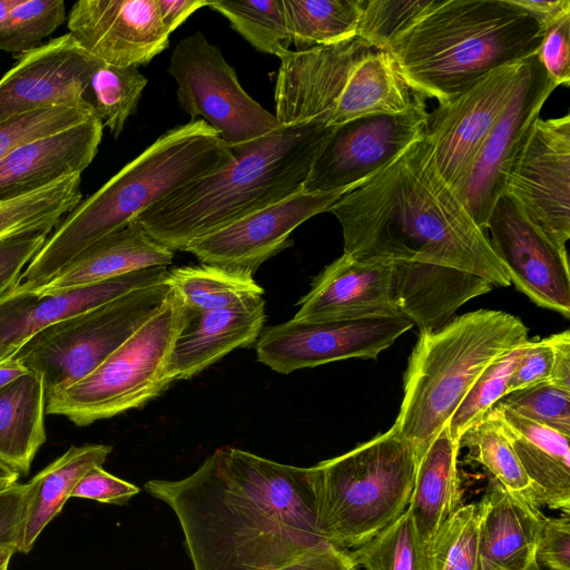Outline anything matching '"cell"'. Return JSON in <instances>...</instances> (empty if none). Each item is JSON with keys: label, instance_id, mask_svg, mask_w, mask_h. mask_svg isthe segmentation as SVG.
<instances>
[{"label": "cell", "instance_id": "57", "mask_svg": "<svg viewBox=\"0 0 570 570\" xmlns=\"http://www.w3.org/2000/svg\"><path fill=\"white\" fill-rule=\"evenodd\" d=\"M19 2L20 0H0V28Z\"/></svg>", "mask_w": 570, "mask_h": 570}, {"label": "cell", "instance_id": "14", "mask_svg": "<svg viewBox=\"0 0 570 570\" xmlns=\"http://www.w3.org/2000/svg\"><path fill=\"white\" fill-rule=\"evenodd\" d=\"M524 60L488 73L428 112L424 137L444 180L456 191L497 120L513 97Z\"/></svg>", "mask_w": 570, "mask_h": 570}, {"label": "cell", "instance_id": "30", "mask_svg": "<svg viewBox=\"0 0 570 570\" xmlns=\"http://www.w3.org/2000/svg\"><path fill=\"white\" fill-rule=\"evenodd\" d=\"M42 376L28 371L0 389V462L27 474L46 442Z\"/></svg>", "mask_w": 570, "mask_h": 570}, {"label": "cell", "instance_id": "51", "mask_svg": "<svg viewBox=\"0 0 570 570\" xmlns=\"http://www.w3.org/2000/svg\"><path fill=\"white\" fill-rule=\"evenodd\" d=\"M282 570H360L350 550L328 542L302 552Z\"/></svg>", "mask_w": 570, "mask_h": 570}, {"label": "cell", "instance_id": "15", "mask_svg": "<svg viewBox=\"0 0 570 570\" xmlns=\"http://www.w3.org/2000/svg\"><path fill=\"white\" fill-rule=\"evenodd\" d=\"M100 63L69 32L18 56L0 79V124L55 107L95 114L89 82Z\"/></svg>", "mask_w": 570, "mask_h": 570}, {"label": "cell", "instance_id": "48", "mask_svg": "<svg viewBox=\"0 0 570 570\" xmlns=\"http://www.w3.org/2000/svg\"><path fill=\"white\" fill-rule=\"evenodd\" d=\"M535 561L547 570H570V514L544 518L535 548Z\"/></svg>", "mask_w": 570, "mask_h": 570}, {"label": "cell", "instance_id": "27", "mask_svg": "<svg viewBox=\"0 0 570 570\" xmlns=\"http://www.w3.org/2000/svg\"><path fill=\"white\" fill-rule=\"evenodd\" d=\"M478 570H528L546 515L519 493L491 479L484 494Z\"/></svg>", "mask_w": 570, "mask_h": 570}, {"label": "cell", "instance_id": "32", "mask_svg": "<svg viewBox=\"0 0 570 570\" xmlns=\"http://www.w3.org/2000/svg\"><path fill=\"white\" fill-rule=\"evenodd\" d=\"M166 283L191 312L232 307L264 295L253 275L203 263L168 271Z\"/></svg>", "mask_w": 570, "mask_h": 570}, {"label": "cell", "instance_id": "36", "mask_svg": "<svg viewBox=\"0 0 570 570\" xmlns=\"http://www.w3.org/2000/svg\"><path fill=\"white\" fill-rule=\"evenodd\" d=\"M484 495L460 505L425 544L429 570H478Z\"/></svg>", "mask_w": 570, "mask_h": 570}, {"label": "cell", "instance_id": "44", "mask_svg": "<svg viewBox=\"0 0 570 570\" xmlns=\"http://www.w3.org/2000/svg\"><path fill=\"white\" fill-rule=\"evenodd\" d=\"M95 114L73 107H55L31 111L0 124V160L18 146L45 137L73 125Z\"/></svg>", "mask_w": 570, "mask_h": 570}, {"label": "cell", "instance_id": "23", "mask_svg": "<svg viewBox=\"0 0 570 570\" xmlns=\"http://www.w3.org/2000/svg\"><path fill=\"white\" fill-rule=\"evenodd\" d=\"M102 129L100 119L92 116L14 148L0 160V202L82 174L97 155Z\"/></svg>", "mask_w": 570, "mask_h": 570}, {"label": "cell", "instance_id": "16", "mask_svg": "<svg viewBox=\"0 0 570 570\" xmlns=\"http://www.w3.org/2000/svg\"><path fill=\"white\" fill-rule=\"evenodd\" d=\"M351 190H299L190 242L185 252L203 264L254 275L265 261L292 245L289 236L296 227L317 214L330 212Z\"/></svg>", "mask_w": 570, "mask_h": 570}, {"label": "cell", "instance_id": "7", "mask_svg": "<svg viewBox=\"0 0 570 570\" xmlns=\"http://www.w3.org/2000/svg\"><path fill=\"white\" fill-rule=\"evenodd\" d=\"M415 469L412 444L391 429L309 466L320 535L345 550L366 543L409 508Z\"/></svg>", "mask_w": 570, "mask_h": 570}, {"label": "cell", "instance_id": "41", "mask_svg": "<svg viewBox=\"0 0 570 570\" xmlns=\"http://www.w3.org/2000/svg\"><path fill=\"white\" fill-rule=\"evenodd\" d=\"M525 342L494 360L474 382L448 423L455 441L459 442L464 431L481 420L509 392L510 379Z\"/></svg>", "mask_w": 570, "mask_h": 570}, {"label": "cell", "instance_id": "58", "mask_svg": "<svg viewBox=\"0 0 570 570\" xmlns=\"http://www.w3.org/2000/svg\"><path fill=\"white\" fill-rule=\"evenodd\" d=\"M16 551L11 548H0V570L9 568L10 560Z\"/></svg>", "mask_w": 570, "mask_h": 570}, {"label": "cell", "instance_id": "46", "mask_svg": "<svg viewBox=\"0 0 570 570\" xmlns=\"http://www.w3.org/2000/svg\"><path fill=\"white\" fill-rule=\"evenodd\" d=\"M537 58L556 87L569 85L570 13L544 27Z\"/></svg>", "mask_w": 570, "mask_h": 570}, {"label": "cell", "instance_id": "25", "mask_svg": "<svg viewBox=\"0 0 570 570\" xmlns=\"http://www.w3.org/2000/svg\"><path fill=\"white\" fill-rule=\"evenodd\" d=\"M499 421L532 484V503L570 514L569 435L495 403Z\"/></svg>", "mask_w": 570, "mask_h": 570}, {"label": "cell", "instance_id": "20", "mask_svg": "<svg viewBox=\"0 0 570 570\" xmlns=\"http://www.w3.org/2000/svg\"><path fill=\"white\" fill-rule=\"evenodd\" d=\"M371 49V45L355 37L304 51L289 49L281 55L274 95L278 122L331 126L354 65Z\"/></svg>", "mask_w": 570, "mask_h": 570}, {"label": "cell", "instance_id": "55", "mask_svg": "<svg viewBox=\"0 0 570 570\" xmlns=\"http://www.w3.org/2000/svg\"><path fill=\"white\" fill-rule=\"evenodd\" d=\"M27 372L28 370L14 357L0 362V389Z\"/></svg>", "mask_w": 570, "mask_h": 570}, {"label": "cell", "instance_id": "2", "mask_svg": "<svg viewBox=\"0 0 570 570\" xmlns=\"http://www.w3.org/2000/svg\"><path fill=\"white\" fill-rule=\"evenodd\" d=\"M342 227L344 253L448 267L511 285L489 237L441 176L426 138L331 208Z\"/></svg>", "mask_w": 570, "mask_h": 570}, {"label": "cell", "instance_id": "9", "mask_svg": "<svg viewBox=\"0 0 570 570\" xmlns=\"http://www.w3.org/2000/svg\"><path fill=\"white\" fill-rule=\"evenodd\" d=\"M166 281L137 288L40 331L12 356L42 376L46 396L94 372L161 306Z\"/></svg>", "mask_w": 570, "mask_h": 570}, {"label": "cell", "instance_id": "29", "mask_svg": "<svg viewBox=\"0 0 570 570\" xmlns=\"http://www.w3.org/2000/svg\"><path fill=\"white\" fill-rule=\"evenodd\" d=\"M459 451V442L445 425L431 440L416 463L407 510L424 544L460 507Z\"/></svg>", "mask_w": 570, "mask_h": 570}, {"label": "cell", "instance_id": "8", "mask_svg": "<svg viewBox=\"0 0 570 570\" xmlns=\"http://www.w3.org/2000/svg\"><path fill=\"white\" fill-rule=\"evenodd\" d=\"M189 309L173 289L159 309L82 380L47 396L46 413L85 426L139 407L170 384L167 367Z\"/></svg>", "mask_w": 570, "mask_h": 570}, {"label": "cell", "instance_id": "10", "mask_svg": "<svg viewBox=\"0 0 570 570\" xmlns=\"http://www.w3.org/2000/svg\"><path fill=\"white\" fill-rule=\"evenodd\" d=\"M169 75L177 82V100L191 120L200 117L229 149L255 141L282 125L240 86L220 49L203 32L180 40L170 57Z\"/></svg>", "mask_w": 570, "mask_h": 570}, {"label": "cell", "instance_id": "34", "mask_svg": "<svg viewBox=\"0 0 570 570\" xmlns=\"http://www.w3.org/2000/svg\"><path fill=\"white\" fill-rule=\"evenodd\" d=\"M81 174L29 194L0 202V242L33 232H52L82 198Z\"/></svg>", "mask_w": 570, "mask_h": 570}, {"label": "cell", "instance_id": "37", "mask_svg": "<svg viewBox=\"0 0 570 570\" xmlns=\"http://www.w3.org/2000/svg\"><path fill=\"white\" fill-rule=\"evenodd\" d=\"M246 41L261 52L279 57L289 50L283 0L209 1Z\"/></svg>", "mask_w": 570, "mask_h": 570}, {"label": "cell", "instance_id": "11", "mask_svg": "<svg viewBox=\"0 0 570 570\" xmlns=\"http://www.w3.org/2000/svg\"><path fill=\"white\" fill-rule=\"evenodd\" d=\"M507 194L558 248L570 238V116L538 117L505 177Z\"/></svg>", "mask_w": 570, "mask_h": 570}, {"label": "cell", "instance_id": "21", "mask_svg": "<svg viewBox=\"0 0 570 570\" xmlns=\"http://www.w3.org/2000/svg\"><path fill=\"white\" fill-rule=\"evenodd\" d=\"M298 304L293 320L306 323L403 316L395 262L343 253L315 277Z\"/></svg>", "mask_w": 570, "mask_h": 570}, {"label": "cell", "instance_id": "22", "mask_svg": "<svg viewBox=\"0 0 570 570\" xmlns=\"http://www.w3.org/2000/svg\"><path fill=\"white\" fill-rule=\"evenodd\" d=\"M167 266L151 267L58 294L0 296V362L11 358L40 331L137 288L166 281Z\"/></svg>", "mask_w": 570, "mask_h": 570}, {"label": "cell", "instance_id": "13", "mask_svg": "<svg viewBox=\"0 0 570 570\" xmlns=\"http://www.w3.org/2000/svg\"><path fill=\"white\" fill-rule=\"evenodd\" d=\"M413 325L403 316L311 323L291 320L263 328L255 350L261 363L289 374L347 358L376 360Z\"/></svg>", "mask_w": 570, "mask_h": 570}, {"label": "cell", "instance_id": "6", "mask_svg": "<svg viewBox=\"0 0 570 570\" xmlns=\"http://www.w3.org/2000/svg\"><path fill=\"white\" fill-rule=\"evenodd\" d=\"M529 328L513 314L478 309L420 333L404 372L403 400L391 430L412 444L416 463L449 423L482 372L524 343Z\"/></svg>", "mask_w": 570, "mask_h": 570}, {"label": "cell", "instance_id": "33", "mask_svg": "<svg viewBox=\"0 0 570 570\" xmlns=\"http://www.w3.org/2000/svg\"><path fill=\"white\" fill-rule=\"evenodd\" d=\"M296 51L357 37L364 0H283Z\"/></svg>", "mask_w": 570, "mask_h": 570}, {"label": "cell", "instance_id": "42", "mask_svg": "<svg viewBox=\"0 0 570 570\" xmlns=\"http://www.w3.org/2000/svg\"><path fill=\"white\" fill-rule=\"evenodd\" d=\"M497 403L570 436V389L549 381L509 392Z\"/></svg>", "mask_w": 570, "mask_h": 570}, {"label": "cell", "instance_id": "43", "mask_svg": "<svg viewBox=\"0 0 570 570\" xmlns=\"http://www.w3.org/2000/svg\"><path fill=\"white\" fill-rule=\"evenodd\" d=\"M432 0H364L357 37L383 50L397 32L412 23Z\"/></svg>", "mask_w": 570, "mask_h": 570}, {"label": "cell", "instance_id": "47", "mask_svg": "<svg viewBox=\"0 0 570 570\" xmlns=\"http://www.w3.org/2000/svg\"><path fill=\"white\" fill-rule=\"evenodd\" d=\"M553 362L554 354L550 336L528 340L512 372L509 392L549 382Z\"/></svg>", "mask_w": 570, "mask_h": 570}, {"label": "cell", "instance_id": "24", "mask_svg": "<svg viewBox=\"0 0 570 570\" xmlns=\"http://www.w3.org/2000/svg\"><path fill=\"white\" fill-rule=\"evenodd\" d=\"M265 323L263 297L239 305L191 312L168 362L169 382L187 380L238 347L256 344Z\"/></svg>", "mask_w": 570, "mask_h": 570}, {"label": "cell", "instance_id": "52", "mask_svg": "<svg viewBox=\"0 0 570 570\" xmlns=\"http://www.w3.org/2000/svg\"><path fill=\"white\" fill-rule=\"evenodd\" d=\"M161 21L171 33L196 10L208 7L209 0H157Z\"/></svg>", "mask_w": 570, "mask_h": 570}, {"label": "cell", "instance_id": "19", "mask_svg": "<svg viewBox=\"0 0 570 570\" xmlns=\"http://www.w3.org/2000/svg\"><path fill=\"white\" fill-rule=\"evenodd\" d=\"M67 26L86 52L116 67L147 65L167 48L170 36L157 0H80Z\"/></svg>", "mask_w": 570, "mask_h": 570}, {"label": "cell", "instance_id": "40", "mask_svg": "<svg viewBox=\"0 0 570 570\" xmlns=\"http://www.w3.org/2000/svg\"><path fill=\"white\" fill-rule=\"evenodd\" d=\"M65 20L62 0H20L0 28V50L19 56L31 51Z\"/></svg>", "mask_w": 570, "mask_h": 570}, {"label": "cell", "instance_id": "35", "mask_svg": "<svg viewBox=\"0 0 570 570\" xmlns=\"http://www.w3.org/2000/svg\"><path fill=\"white\" fill-rule=\"evenodd\" d=\"M459 446L466 448L468 456L483 466L492 480L532 503V484L502 426L490 411L464 431Z\"/></svg>", "mask_w": 570, "mask_h": 570}, {"label": "cell", "instance_id": "53", "mask_svg": "<svg viewBox=\"0 0 570 570\" xmlns=\"http://www.w3.org/2000/svg\"><path fill=\"white\" fill-rule=\"evenodd\" d=\"M554 362L550 382L570 389V331L550 335Z\"/></svg>", "mask_w": 570, "mask_h": 570}, {"label": "cell", "instance_id": "31", "mask_svg": "<svg viewBox=\"0 0 570 570\" xmlns=\"http://www.w3.org/2000/svg\"><path fill=\"white\" fill-rule=\"evenodd\" d=\"M416 95L399 73L391 56L373 48L354 65L331 126L372 115L404 112Z\"/></svg>", "mask_w": 570, "mask_h": 570}, {"label": "cell", "instance_id": "54", "mask_svg": "<svg viewBox=\"0 0 570 570\" xmlns=\"http://www.w3.org/2000/svg\"><path fill=\"white\" fill-rule=\"evenodd\" d=\"M512 2L533 16L543 29L548 24L570 13L569 0H512Z\"/></svg>", "mask_w": 570, "mask_h": 570}, {"label": "cell", "instance_id": "50", "mask_svg": "<svg viewBox=\"0 0 570 570\" xmlns=\"http://www.w3.org/2000/svg\"><path fill=\"white\" fill-rule=\"evenodd\" d=\"M27 484L14 483L0 492V548L16 551L23 518Z\"/></svg>", "mask_w": 570, "mask_h": 570}, {"label": "cell", "instance_id": "12", "mask_svg": "<svg viewBox=\"0 0 570 570\" xmlns=\"http://www.w3.org/2000/svg\"><path fill=\"white\" fill-rule=\"evenodd\" d=\"M425 98L404 112L372 115L335 126L313 160L305 193L355 189L424 136Z\"/></svg>", "mask_w": 570, "mask_h": 570}, {"label": "cell", "instance_id": "59", "mask_svg": "<svg viewBox=\"0 0 570 570\" xmlns=\"http://www.w3.org/2000/svg\"><path fill=\"white\" fill-rule=\"evenodd\" d=\"M528 570H541V568L537 562H534Z\"/></svg>", "mask_w": 570, "mask_h": 570}, {"label": "cell", "instance_id": "5", "mask_svg": "<svg viewBox=\"0 0 570 570\" xmlns=\"http://www.w3.org/2000/svg\"><path fill=\"white\" fill-rule=\"evenodd\" d=\"M233 157L218 132L202 119L167 130L62 218L9 293L42 286L92 243Z\"/></svg>", "mask_w": 570, "mask_h": 570}, {"label": "cell", "instance_id": "17", "mask_svg": "<svg viewBox=\"0 0 570 570\" xmlns=\"http://www.w3.org/2000/svg\"><path fill=\"white\" fill-rule=\"evenodd\" d=\"M511 283L539 307L570 317V272L567 250L550 242L503 194L485 230Z\"/></svg>", "mask_w": 570, "mask_h": 570}, {"label": "cell", "instance_id": "1", "mask_svg": "<svg viewBox=\"0 0 570 570\" xmlns=\"http://www.w3.org/2000/svg\"><path fill=\"white\" fill-rule=\"evenodd\" d=\"M144 490L175 513L193 570H282L325 543L308 468L217 449L188 476Z\"/></svg>", "mask_w": 570, "mask_h": 570}, {"label": "cell", "instance_id": "56", "mask_svg": "<svg viewBox=\"0 0 570 570\" xmlns=\"http://www.w3.org/2000/svg\"><path fill=\"white\" fill-rule=\"evenodd\" d=\"M20 474L0 462V492L18 482Z\"/></svg>", "mask_w": 570, "mask_h": 570}, {"label": "cell", "instance_id": "38", "mask_svg": "<svg viewBox=\"0 0 570 570\" xmlns=\"http://www.w3.org/2000/svg\"><path fill=\"white\" fill-rule=\"evenodd\" d=\"M350 552L365 570H429L426 547L407 509L374 538Z\"/></svg>", "mask_w": 570, "mask_h": 570}, {"label": "cell", "instance_id": "26", "mask_svg": "<svg viewBox=\"0 0 570 570\" xmlns=\"http://www.w3.org/2000/svg\"><path fill=\"white\" fill-rule=\"evenodd\" d=\"M173 258L174 252L154 240L132 220L92 243L49 282L28 293L58 294L137 271L167 266Z\"/></svg>", "mask_w": 570, "mask_h": 570}, {"label": "cell", "instance_id": "49", "mask_svg": "<svg viewBox=\"0 0 570 570\" xmlns=\"http://www.w3.org/2000/svg\"><path fill=\"white\" fill-rule=\"evenodd\" d=\"M139 492L137 485L112 475L102 466H95L79 480L71 498L125 505Z\"/></svg>", "mask_w": 570, "mask_h": 570}, {"label": "cell", "instance_id": "45", "mask_svg": "<svg viewBox=\"0 0 570 570\" xmlns=\"http://www.w3.org/2000/svg\"><path fill=\"white\" fill-rule=\"evenodd\" d=\"M52 232L33 230L0 242V296L12 289Z\"/></svg>", "mask_w": 570, "mask_h": 570}, {"label": "cell", "instance_id": "4", "mask_svg": "<svg viewBox=\"0 0 570 570\" xmlns=\"http://www.w3.org/2000/svg\"><path fill=\"white\" fill-rule=\"evenodd\" d=\"M543 31L512 0H432L384 51L415 94L442 104L493 70L537 55Z\"/></svg>", "mask_w": 570, "mask_h": 570}, {"label": "cell", "instance_id": "28", "mask_svg": "<svg viewBox=\"0 0 570 570\" xmlns=\"http://www.w3.org/2000/svg\"><path fill=\"white\" fill-rule=\"evenodd\" d=\"M112 448L106 444L72 445L27 484L22 523L16 552L28 554L45 528L71 498L79 480L102 466Z\"/></svg>", "mask_w": 570, "mask_h": 570}, {"label": "cell", "instance_id": "60", "mask_svg": "<svg viewBox=\"0 0 570 570\" xmlns=\"http://www.w3.org/2000/svg\"><path fill=\"white\" fill-rule=\"evenodd\" d=\"M4 570H9V568L4 569Z\"/></svg>", "mask_w": 570, "mask_h": 570}, {"label": "cell", "instance_id": "3", "mask_svg": "<svg viewBox=\"0 0 570 570\" xmlns=\"http://www.w3.org/2000/svg\"><path fill=\"white\" fill-rule=\"evenodd\" d=\"M334 127L282 126L230 149L233 159L157 202L134 220L164 247L186 246L256 210L302 190L318 150Z\"/></svg>", "mask_w": 570, "mask_h": 570}, {"label": "cell", "instance_id": "39", "mask_svg": "<svg viewBox=\"0 0 570 570\" xmlns=\"http://www.w3.org/2000/svg\"><path fill=\"white\" fill-rule=\"evenodd\" d=\"M147 82L138 67H116L101 62L94 71L89 82L94 110L115 138L136 112Z\"/></svg>", "mask_w": 570, "mask_h": 570}, {"label": "cell", "instance_id": "18", "mask_svg": "<svg viewBox=\"0 0 570 570\" xmlns=\"http://www.w3.org/2000/svg\"><path fill=\"white\" fill-rule=\"evenodd\" d=\"M554 89L537 55L525 59L513 97L456 190L471 217L483 230L495 202L504 194L507 174L524 136Z\"/></svg>", "mask_w": 570, "mask_h": 570}]
</instances>
